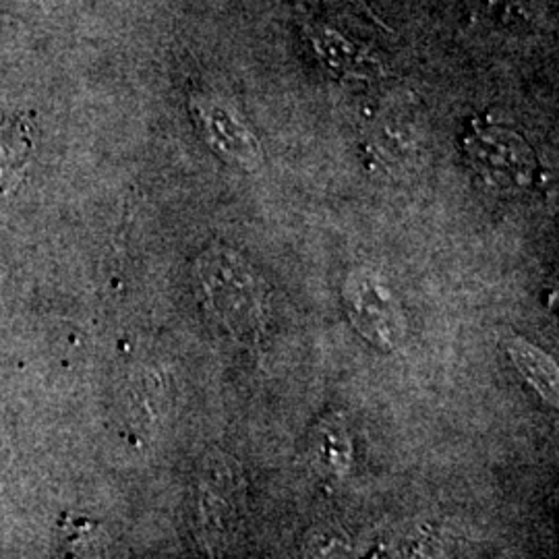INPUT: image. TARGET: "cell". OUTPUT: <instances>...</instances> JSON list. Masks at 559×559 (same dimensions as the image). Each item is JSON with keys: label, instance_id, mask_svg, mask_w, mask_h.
Here are the masks:
<instances>
[{"label": "cell", "instance_id": "cell-1", "mask_svg": "<svg viewBox=\"0 0 559 559\" xmlns=\"http://www.w3.org/2000/svg\"><path fill=\"white\" fill-rule=\"evenodd\" d=\"M195 286L205 311L235 338H258L267 323L270 299L255 267L228 247L203 251Z\"/></svg>", "mask_w": 559, "mask_h": 559}, {"label": "cell", "instance_id": "cell-2", "mask_svg": "<svg viewBox=\"0 0 559 559\" xmlns=\"http://www.w3.org/2000/svg\"><path fill=\"white\" fill-rule=\"evenodd\" d=\"M348 320L381 350H394L406 336V321L392 288L371 270L348 274L342 290Z\"/></svg>", "mask_w": 559, "mask_h": 559}, {"label": "cell", "instance_id": "cell-3", "mask_svg": "<svg viewBox=\"0 0 559 559\" xmlns=\"http://www.w3.org/2000/svg\"><path fill=\"white\" fill-rule=\"evenodd\" d=\"M466 154L480 177L501 191L528 189L537 177L533 150L508 129L485 127L473 133L466 140Z\"/></svg>", "mask_w": 559, "mask_h": 559}, {"label": "cell", "instance_id": "cell-4", "mask_svg": "<svg viewBox=\"0 0 559 559\" xmlns=\"http://www.w3.org/2000/svg\"><path fill=\"white\" fill-rule=\"evenodd\" d=\"M245 510V485L239 464L224 454L205 462L200 480V522L205 539L226 543Z\"/></svg>", "mask_w": 559, "mask_h": 559}, {"label": "cell", "instance_id": "cell-5", "mask_svg": "<svg viewBox=\"0 0 559 559\" xmlns=\"http://www.w3.org/2000/svg\"><path fill=\"white\" fill-rule=\"evenodd\" d=\"M193 117L203 140L222 160L247 170L260 166V141L237 108L226 102L200 98L193 102Z\"/></svg>", "mask_w": 559, "mask_h": 559}, {"label": "cell", "instance_id": "cell-6", "mask_svg": "<svg viewBox=\"0 0 559 559\" xmlns=\"http://www.w3.org/2000/svg\"><path fill=\"white\" fill-rule=\"evenodd\" d=\"M36 154V127L25 117L0 120V195L13 191Z\"/></svg>", "mask_w": 559, "mask_h": 559}, {"label": "cell", "instance_id": "cell-7", "mask_svg": "<svg viewBox=\"0 0 559 559\" xmlns=\"http://www.w3.org/2000/svg\"><path fill=\"white\" fill-rule=\"evenodd\" d=\"M316 50L323 60V64L334 71L340 78L353 80H369L380 73V62L369 57L357 44H353L340 34L320 29L313 38Z\"/></svg>", "mask_w": 559, "mask_h": 559}, {"label": "cell", "instance_id": "cell-8", "mask_svg": "<svg viewBox=\"0 0 559 559\" xmlns=\"http://www.w3.org/2000/svg\"><path fill=\"white\" fill-rule=\"evenodd\" d=\"M510 359L516 365L520 376L531 383L540 399L558 406L559 373L556 360L526 340L514 338L508 344Z\"/></svg>", "mask_w": 559, "mask_h": 559}, {"label": "cell", "instance_id": "cell-9", "mask_svg": "<svg viewBox=\"0 0 559 559\" xmlns=\"http://www.w3.org/2000/svg\"><path fill=\"white\" fill-rule=\"evenodd\" d=\"M350 543L334 526L316 528L305 543V559H348Z\"/></svg>", "mask_w": 559, "mask_h": 559}]
</instances>
